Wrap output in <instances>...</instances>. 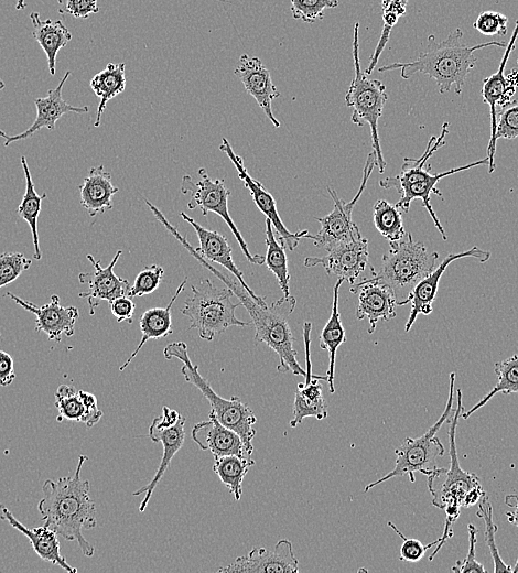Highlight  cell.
Returning <instances> with one entry per match:
<instances>
[{
  "instance_id": "cell-1",
  "label": "cell",
  "mask_w": 518,
  "mask_h": 573,
  "mask_svg": "<svg viewBox=\"0 0 518 573\" xmlns=\"http://www.w3.org/2000/svg\"><path fill=\"white\" fill-rule=\"evenodd\" d=\"M87 460V455H79L72 476L46 479L43 483V497L39 501L37 510L45 527L66 541H76L83 555L90 558L95 549L82 532L83 529L95 528L97 523L89 482L80 477Z\"/></svg>"
},
{
  "instance_id": "cell-2",
  "label": "cell",
  "mask_w": 518,
  "mask_h": 573,
  "mask_svg": "<svg viewBox=\"0 0 518 573\" xmlns=\"http://www.w3.org/2000/svg\"><path fill=\"white\" fill-rule=\"evenodd\" d=\"M194 258L217 279L229 288L245 306L255 326V339L265 343L279 357L277 370L281 374L291 371L295 376H305V369L298 363L296 350L293 347L294 337L289 325V316L294 311L296 300L292 295L282 296L270 305L257 303L241 286L237 279L222 272L198 253Z\"/></svg>"
},
{
  "instance_id": "cell-3",
  "label": "cell",
  "mask_w": 518,
  "mask_h": 573,
  "mask_svg": "<svg viewBox=\"0 0 518 573\" xmlns=\"http://www.w3.org/2000/svg\"><path fill=\"white\" fill-rule=\"evenodd\" d=\"M488 46L506 47V42L489 41L473 46L463 42V31L455 29L446 39L435 42L434 35L428 37V45L418 57L410 62H396L378 68L379 73L399 69L403 79H409L420 73L434 79L441 94L454 86V91L461 95L465 79L476 66L475 52Z\"/></svg>"
},
{
  "instance_id": "cell-4",
  "label": "cell",
  "mask_w": 518,
  "mask_h": 573,
  "mask_svg": "<svg viewBox=\"0 0 518 573\" xmlns=\"http://www.w3.org/2000/svg\"><path fill=\"white\" fill-rule=\"evenodd\" d=\"M456 401L447 432L450 466L447 468L436 467L427 476L428 489L432 495V505L445 512L444 530L434 551L429 556L430 561L433 560L446 540L452 538V526L460 517L461 508H468L477 504L485 494L478 476L464 471L458 462L455 434L458 419L463 412L462 390L460 388L456 389Z\"/></svg>"
},
{
  "instance_id": "cell-5",
  "label": "cell",
  "mask_w": 518,
  "mask_h": 573,
  "mask_svg": "<svg viewBox=\"0 0 518 573\" xmlns=\"http://www.w3.org/2000/svg\"><path fill=\"white\" fill-rule=\"evenodd\" d=\"M449 122H444L441 134L439 137H431L421 158H404L399 174L395 176H388L379 181V185L382 188H395L400 194V198L395 205L400 212L408 213L411 203L414 199H421L423 207L431 216L434 226L441 234L443 240L447 239V235L430 203V195L432 193L442 197V194L436 187V184L445 176H450L475 166L488 165V159L485 158L458 167H453L449 171L431 173L430 164L428 165L427 161L436 150L445 145L446 141L444 138L449 133Z\"/></svg>"
},
{
  "instance_id": "cell-6",
  "label": "cell",
  "mask_w": 518,
  "mask_h": 573,
  "mask_svg": "<svg viewBox=\"0 0 518 573\" xmlns=\"http://www.w3.org/2000/svg\"><path fill=\"white\" fill-rule=\"evenodd\" d=\"M164 358H176L183 363L181 372L186 382L195 386L209 402L216 419L225 426L234 430L242 440L245 452L250 456L253 452L252 440L257 430L253 428L257 418L251 408L241 399L234 396L225 399L217 394L208 381L199 374L198 366L194 365L188 356L184 342H172L163 349Z\"/></svg>"
},
{
  "instance_id": "cell-7",
  "label": "cell",
  "mask_w": 518,
  "mask_h": 573,
  "mask_svg": "<svg viewBox=\"0 0 518 573\" xmlns=\"http://www.w3.org/2000/svg\"><path fill=\"white\" fill-rule=\"evenodd\" d=\"M389 246L388 252L382 256L380 270L371 278L393 290L399 306L416 284L436 268L439 253L414 241L411 233H406Z\"/></svg>"
},
{
  "instance_id": "cell-8",
  "label": "cell",
  "mask_w": 518,
  "mask_h": 573,
  "mask_svg": "<svg viewBox=\"0 0 518 573\" xmlns=\"http://www.w3.org/2000/svg\"><path fill=\"white\" fill-rule=\"evenodd\" d=\"M192 295L185 300L181 313L190 318V328H196L202 339L212 342L230 326H249L251 322L240 321L229 288H217L209 279L201 280L199 286L191 285Z\"/></svg>"
},
{
  "instance_id": "cell-9",
  "label": "cell",
  "mask_w": 518,
  "mask_h": 573,
  "mask_svg": "<svg viewBox=\"0 0 518 573\" xmlns=\"http://www.w3.org/2000/svg\"><path fill=\"white\" fill-rule=\"evenodd\" d=\"M359 23L354 24L353 33V61L354 78L345 95V104L353 109L352 121L363 127L368 123L370 128L373 151L379 173H384L386 162L382 155L378 134V120L382 116L384 107L388 99L386 86L378 79L368 78L361 71L359 61Z\"/></svg>"
},
{
  "instance_id": "cell-10",
  "label": "cell",
  "mask_w": 518,
  "mask_h": 573,
  "mask_svg": "<svg viewBox=\"0 0 518 573\" xmlns=\"http://www.w3.org/2000/svg\"><path fill=\"white\" fill-rule=\"evenodd\" d=\"M455 372L450 374L449 397L439 420L422 435L418 437H407L395 450L396 464L395 467L380 477L379 479L369 483L365 486L364 493H367L373 487L399 476H409L411 483L416 482L414 473L419 472L425 476L430 475L438 466L436 458L445 453L444 445L436 437L438 431L446 421L449 415L453 412V401L455 391Z\"/></svg>"
},
{
  "instance_id": "cell-11",
  "label": "cell",
  "mask_w": 518,
  "mask_h": 573,
  "mask_svg": "<svg viewBox=\"0 0 518 573\" xmlns=\"http://www.w3.org/2000/svg\"><path fill=\"white\" fill-rule=\"evenodd\" d=\"M197 174L201 176L198 181H194L191 175H183L181 181L182 194L191 195L187 208L195 209L198 207L203 216H207L208 212L217 214L231 230L246 259L253 264H263L265 256L250 253L247 242L229 215L228 197L230 191L226 187L225 181L222 179L212 180L204 167L198 169Z\"/></svg>"
},
{
  "instance_id": "cell-12",
  "label": "cell",
  "mask_w": 518,
  "mask_h": 573,
  "mask_svg": "<svg viewBox=\"0 0 518 573\" xmlns=\"http://www.w3.org/2000/svg\"><path fill=\"white\" fill-rule=\"evenodd\" d=\"M375 166H377L376 155L374 151H371L367 155L363 169L359 188L350 202L343 201L333 188L327 186V192L334 201L333 210L322 218H316L321 224L320 230L315 235H307L305 237L311 239L316 248L326 250L339 242L350 240L361 235L358 226L353 221L352 214L354 206L366 188L368 179Z\"/></svg>"
},
{
  "instance_id": "cell-13",
  "label": "cell",
  "mask_w": 518,
  "mask_h": 573,
  "mask_svg": "<svg viewBox=\"0 0 518 573\" xmlns=\"http://www.w3.org/2000/svg\"><path fill=\"white\" fill-rule=\"evenodd\" d=\"M518 37V19L515 22V28L511 33L509 42L505 47V53L501 57L500 64L496 73L485 77L483 79L481 95L483 101L489 107L490 117V138L487 145V159H488V173H493L495 170V153L496 142L495 132L497 126V113L511 101V97L515 95L517 86L505 75V67L509 60L511 52L516 47V41Z\"/></svg>"
},
{
  "instance_id": "cell-14",
  "label": "cell",
  "mask_w": 518,
  "mask_h": 573,
  "mask_svg": "<svg viewBox=\"0 0 518 573\" xmlns=\"http://www.w3.org/2000/svg\"><path fill=\"white\" fill-rule=\"evenodd\" d=\"M323 257H306L304 266H322L328 275H336L354 284L369 266L368 239L361 235L339 242L328 249Z\"/></svg>"
},
{
  "instance_id": "cell-15",
  "label": "cell",
  "mask_w": 518,
  "mask_h": 573,
  "mask_svg": "<svg viewBox=\"0 0 518 573\" xmlns=\"http://www.w3.org/2000/svg\"><path fill=\"white\" fill-rule=\"evenodd\" d=\"M219 150L223 151L235 165L239 179L244 182L245 186L249 190L250 195L260 209V212L270 219L273 228L277 230L279 241L282 246L293 251L298 246L301 238H305L309 235L307 229H300L296 233H291L283 225L281 217L277 210L276 201L272 195L263 187V185L249 175L245 167L244 160L240 155L236 154L231 149L229 141L226 138L222 139Z\"/></svg>"
},
{
  "instance_id": "cell-16",
  "label": "cell",
  "mask_w": 518,
  "mask_h": 573,
  "mask_svg": "<svg viewBox=\"0 0 518 573\" xmlns=\"http://www.w3.org/2000/svg\"><path fill=\"white\" fill-rule=\"evenodd\" d=\"M220 573H287L299 572V561L294 555L290 540L281 539L273 550L256 547L247 555L238 556L227 566L218 570Z\"/></svg>"
},
{
  "instance_id": "cell-17",
  "label": "cell",
  "mask_w": 518,
  "mask_h": 573,
  "mask_svg": "<svg viewBox=\"0 0 518 573\" xmlns=\"http://www.w3.org/2000/svg\"><path fill=\"white\" fill-rule=\"evenodd\" d=\"M473 257L479 262L485 263L490 259V251L479 249L477 246L457 253H449L436 268L424 279L416 284L409 295L399 304L411 303V311L406 323L404 329L409 332L419 314L429 315L433 311V302L436 296L440 279L449 264L457 259Z\"/></svg>"
},
{
  "instance_id": "cell-18",
  "label": "cell",
  "mask_w": 518,
  "mask_h": 573,
  "mask_svg": "<svg viewBox=\"0 0 518 573\" xmlns=\"http://www.w3.org/2000/svg\"><path fill=\"white\" fill-rule=\"evenodd\" d=\"M121 253L122 250L119 249L105 268L101 267L100 260H96L93 255L86 256L94 267V272H80L78 274L79 282L89 285L87 291L80 292L78 295L87 301L90 315L95 314V310L101 301L110 302L119 296H129L131 288L129 281L118 277L114 271Z\"/></svg>"
},
{
  "instance_id": "cell-19",
  "label": "cell",
  "mask_w": 518,
  "mask_h": 573,
  "mask_svg": "<svg viewBox=\"0 0 518 573\" xmlns=\"http://www.w3.org/2000/svg\"><path fill=\"white\" fill-rule=\"evenodd\" d=\"M6 295L35 315V331L46 334L48 339L60 343L63 335L73 336L79 312L76 306L61 305L58 295H51L50 302L41 306L11 292H7Z\"/></svg>"
},
{
  "instance_id": "cell-20",
  "label": "cell",
  "mask_w": 518,
  "mask_h": 573,
  "mask_svg": "<svg viewBox=\"0 0 518 573\" xmlns=\"http://www.w3.org/2000/svg\"><path fill=\"white\" fill-rule=\"evenodd\" d=\"M350 292L358 294L356 318H367L368 334H373L379 321H390L396 317L397 296L393 290L373 278L355 282Z\"/></svg>"
},
{
  "instance_id": "cell-21",
  "label": "cell",
  "mask_w": 518,
  "mask_h": 573,
  "mask_svg": "<svg viewBox=\"0 0 518 573\" xmlns=\"http://www.w3.org/2000/svg\"><path fill=\"white\" fill-rule=\"evenodd\" d=\"M234 73L241 80L246 91L255 98L267 118L276 128H279L280 121L273 115L272 100L280 97V93L272 82L270 71L261 60L242 54Z\"/></svg>"
},
{
  "instance_id": "cell-22",
  "label": "cell",
  "mask_w": 518,
  "mask_h": 573,
  "mask_svg": "<svg viewBox=\"0 0 518 573\" xmlns=\"http://www.w3.org/2000/svg\"><path fill=\"white\" fill-rule=\"evenodd\" d=\"M180 215L194 228L198 237L199 246L194 247L195 251L211 263H218L223 266L229 273H233L241 286L257 303L267 305L265 298L258 296L246 283L242 272L237 268L233 260V248L229 245L227 238L216 230H209L201 226L184 212H181Z\"/></svg>"
},
{
  "instance_id": "cell-23",
  "label": "cell",
  "mask_w": 518,
  "mask_h": 573,
  "mask_svg": "<svg viewBox=\"0 0 518 573\" xmlns=\"http://www.w3.org/2000/svg\"><path fill=\"white\" fill-rule=\"evenodd\" d=\"M69 76L71 72L66 71L55 88L50 89L45 97L34 99L36 107L35 120L23 132L7 136L4 139L6 147L12 142L25 140L43 128L54 130L56 121L66 113L88 112L87 106H72L62 98V89Z\"/></svg>"
},
{
  "instance_id": "cell-24",
  "label": "cell",
  "mask_w": 518,
  "mask_h": 573,
  "mask_svg": "<svg viewBox=\"0 0 518 573\" xmlns=\"http://www.w3.org/2000/svg\"><path fill=\"white\" fill-rule=\"evenodd\" d=\"M185 421L186 419L182 417L180 421L173 426L162 428L153 422L149 426V437L152 442L162 444L163 453L159 467L155 474L153 475L152 479L145 486L139 488L132 494L133 496L144 494V497L139 506L140 512H143L145 510L157 485L170 467L171 461L174 457V455L181 450V447L184 444Z\"/></svg>"
},
{
  "instance_id": "cell-25",
  "label": "cell",
  "mask_w": 518,
  "mask_h": 573,
  "mask_svg": "<svg viewBox=\"0 0 518 573\" xmlns=\"http://www.w3.org/2000/svg\"><path fill=\"white\" fill-rule=\"evenodd\" d=\"M193 441L203 451H209L214 458L224 455H247L241 437L223 425L209 411L208 420L196 423L191 432Z\"/></svg>"
},
{
  "instance_id": "cell-26",
  "label": "cell",
  "mask_w": 518,
  "mask_h": 573,
  "mask_svg": "<svg viewBox=\"0 0 518 573\" xmlns=\"http://www.w3.org/2000/svg\"><path fill=\"white\" fill-rule=\"evenodd\" d=\"M54 404L58 412L56 418L58 422L68 420L91 428L102 417V411L97 406L95 394L85 390H76L67 385L57 387L54 393Z\"/></svg>"
},
{
  "instance_id": "cell-27",
  "label": "cell",
  "mask_w": 518,
  "mask_h": 573,
  "mask_svg": "<svg viewBox=\"0 0 518 573\" xmlns=\"http://www.w3.org/2000/svg\"><path fill=\"white\" fill-rule=\"evenodd\" d=\"M0 519L7 521L12 528L24 534L33 549V551L44 561L58 565L68 573H76L77 569L72 566L60 551V541L57 534L45 527L28 528L20 522L11 511L0 504Z\"/></svg>"
},
{
  "instance_id": "cell-28",
  "label": "cell",
  "mask_w": 518,
  "mask_h": 573,
  "mask_svg": "<svg viewBox=\"0 0 518 573\" xmlns=\"http://www.w3.org/2000/svg\"><path fill=\"white\" fill-rule=\"evenodd\" d=\"M78 191L82 206L90 217H95L112 208V198L119 188L112 184L111 174L100 164L88 171Z\"/></svg>"
},
{
  "instance_id": "cell-29",
  "label": "cell",
  "mask_w": 518,
  "mask_h": 573,
  "mask_svg": "<svg viewBox=\"0 0 518 573\" xmlns=\"http://www.w3.org/2000/svg\"><path fill=\"white\" fill-rule=\"evenodd\" d=\"M187 278L177 286L174 295L172 296L169 304L164 307H152L142 313L139 321V326L141 331V339L136 347V349L131 353V355L127 358V360L119 367V370L122 371L126 369L132 359L138 355L143 345L150 339H160L166 337L173 333L172 328V314L171 309L180 295V293L184 290Z\"/></svg>"
},
{
  "instance_id": "cell-30",
  "label": "cell",
  "mask_w": 518,
  "mask_h": 573,
  "mask_svg": "<svg viewBox=\"0 0 518 573\" xmlns=\"http://www.w3.org/2000/svg\"><path fill=\"white\" fill-rule=\"evenodd\" d=\"M33 25V37L40 44L47 58L48 72L55 74L56 56L72 40V34L62 20H42L40 13H30Z\"/></svg>"
},
{
  "instance_id": "cell-31",
  "label": "cell",
  "mask_w": 518,
  "mask_h": 573,
  "mask_svg": "<svg viewBox=\"0 0 518 573\" xmlns=\"http://www.w3.org/2000/svg\"><path fill=\"white\" fill-rule=\"evenodd\" d=\"M344 279L338 278L333 288L332 313L320 334V347L328 353V369L326 371V381L331 393L335 392V360L338 347L346 342V334L341 321L338 312V291Z\"/></svg>"
},
{
  "instance_id": "cell-32",
  "label": "cell",
  "mask_w": 518,
  "mask_h": 573,
  "mask_svg": "<svg viewBox=\"0 0 518 573\" xmlns=\"http://www.w3.org/2000/svg\"><path fill=\"white\" fill-rule=\"evenodd\" d=\"M125 69V63H108L102 71L90 79V88L100 99L95 127H99L107 102L125 90L127 82Z\"/></svg>"
},
{
  "instance_id": "cell-33",
  "label": "cell",
  "mask_w": 518,
  "mask_h": 573,
  "mask_svg": "<svg viewBox=\"0 0 518 573\" xmlns=\"http://www.w3.org/2000/svg\"><path fill=\"white\" fill-rule=\"evenodd\" d=\"M255 464L248 455H224L214 458L213 472L238 501L242 495L244 478Z\"/></svg>"
},
{
  "instance_id": "cell-34",
  "label": "cell",
  "mask_w": 518,
  "mask_h": 573,
  "mask_svg": "<svg viewBox=\"0 0 518 573\" xmlns=\"http://www.w3.org/2000/svg\"><path fill=\"white\" fill-rule=\"evenodd\" d=\"M21 165L25 179V191L22 201L17 208V213L30 226L34 246L33 257L35 260H40L42 258V252L39 244L37 219L41 213L42 201L46 197V194L43 193L42 195H39L36 193L26 159L23 155L21 156Z\"/></svg>"
},
{
  "instance_id": "cell-35",
  "label": "cell",
  "mask_w": 518,
  "mask_h": 573,
  "mask_svg": "<svg viewBox=\"0 0 518 573\" xmlns=\"http://www.w3.org/2000/svg\"><path fill=\"white\" fill-rule=\"evenodd\" d=\"M494 370L497 375V383L475 406L466 412H462L463 419L470 418L498 392L504 394L518 393V354L496 363Z\"/></svg>"
},
{
  "instance_id": "cell-36",
  "label": "cell",
  "mask_w": 518,
  "mask_h": 573,
  "mask_svg": "<svg viewBox=\"0 0 518 573\" xmlns=\"http://www.w3.org/2000/svg\"><path fill=\"white\" fill-rule=\"evenodd\" d=\"M266 247L267 253L266 266L274 274L284 296L290 295V274L288 269V259L285 247L282 246L273 233V226L270 219L266 218Z\"/></svg>"
},
{
  "instance_id": "cell-37",
  "label": "cell",
  "mask_w": 518,
  "mask_h": 573,
  "mask_svg": "<svg viewBox=\"0 0 518 573\" xmlns=\"http://www.w3.org/2000/svg\"><path fill=\"white\" fill-rule=\"evenodd\" d=\"M373 219L376 229L389 242L401 239L406 234L401 212L385 199L375 203Z\"/></svg>"
},
{
  "instance_id": "cell-38",
  "label": "cell",
  "mask_w": 518,
  "mask_h": 573,
  "mask_svg": "<svg viewBox=\"0 0 518 573\" xmlns=\"http://www.w3.org/2000/svg\"><path fill=\"white\" fill-rule=\"evenodd\" d=\"M408 1L409 0H381L384 26L369 65L365 71L366 75H370L376 67V64L389 41L392 28L397 24L399 18L407 11Z\"/></svg>"
},
{
  "instance_id": "cell-39",
  "label": "cell",
  "mask_w": 518,
  "mask_h": 573,
  "mask_svg": "<svg viewBox=\"0 0 518 573\" xmlns=\"http://www.w3.org/2000/svg\"><path fill=\"white\" fill-rule=\"evenodd\" d=\"M476 516L482 518L485 525V541L494 562V572H512V569L507 565L499 555V551L495 541V533L498 527L493 521V507L486 494H484L478 500Z\"/></svg>"
},
{
  "instance_id": "cell-40",
  "label": "cell",
  "mask_w": 518,
  "mask_h": 573,
  "mask_svg": "<svg viewBox=\"0 0 518 573\" xmlns=\"http://www.w3.org/2000/svg\"><path fill=\"white\" fill-rule=\"evenodd\" d=\"M338 6V0H291V13L295 20L313 23L324 18L326 9Z\"/></svg>"
},
{
  "instance_id": "cell-41",
  "label": "cell",
  "mask_w": 518,
  "mask_h": 573,
  "mask_svg": "<svg viewBox=\"0 0 518 573\" xmlns=\"http://www.w3.org/2000/svg\"><path fill=\"white\" fill-rule=\"evenodd\" d=\"M32 264L31 259L21 252L0 255V289L17 280Z\"/></svg>"
},
{
  "instance_id": "cell-42",
  "label": "cell",
  "mask_w": 518,
  "mask_h": 573,
  "mask_svg": "<svg viewBox=\"0 0 518 573\" xmlns=\"http://www.w3.org/2000/svg\"><path fill=\"white\" fill-rule=\"evenodd\" d=\"M164 275V269L158 264L143 268L130 288L129 296H143L155 291Z\"/></svg>"
},
{
  "instance_id": "cell-43",
  "label": "cell",
  "mask_w": 518,
  "mask_h": 573,
  "mask_svg": "<svg viewBox=\"0 0 518 573\" xmlns=\"http://www.w3.org/2000/svg\"><path fill=\"white\" fill-rule=\"evenodd\" d=\"M518 138V101H510L497 113L495 139Z\"/></svg>"
},
{
  "instance_id": "cell-44",
  "label": "cell",
  "mask_w": 518,
  "mask_h": 573,
  "mask_svg": "<svg viewBox=\"0 0 518 573\" xmlns=\"http://www.w3.org/2000/svg\"><path fill=\"white\" fill-rule=\"evenodd\" d=\"M473 28L484 35L505 36L508 30V18L500 12L487 10L478 14Z\"/></svg>"
},
{
  "instance_id": "cell-45",
  "label": "cell",
  "mask_w": 518,
  "mask_h": 573,
  "mask_svg": "<svg viewBox=\"0 0 518 573\" xmlns=\"http://www.w3.org/2000/svg\"><path fill=\"white\" fill-rule=\"evenodd\" d=\"M388 526L402 539V544L400 547V556L399 559L407 562H418L420 561L425 552L433 545H436L439 539L434 540L431 543L423 544L420 540L414 538H407L403 536L399 529L392 522H388Z\"/></svg>"
},
{
  "instance_id": "cell-46",
  "label": "cell",
  "mask_w": 518,
  "mask_h": 573,
  "mask_svg": "<svg viewBox=\"0 0 518 573\" xmlns=\"http://www.w3.org/2000/svg\"><path fill=\"white\" fill-rule=\"evenodd\" d=\"M467 531H468V552L467 555L455 563V565L452 567L453 572L456 573H467V572H475V573H485L486 570L479 562L475 559V549H476V534L477 529L472 523L467 525Z\"/></svg>"
},
{
  "instance_id": "cell-47",
  "label": "cell",
  "mask_w": 518,
  "mask_h": 573,
  "mask_svg": "<svg viewBox=\"0 0 518 573\" xmlns=\"http://www.w3.org/2000/svg\"><path fill=\"white\" fill-rule=\"evenodd\" d=\"M61 14H69L77 19H86L99 11L97 0H57Z\"/></svg>"
},
{
  "instance_id": "cell-48",
  "label": "cell",
  "mask_w": 518,
  "mask_h": 573,
  "mask_svg": "<svg viewBox=\"0 0 518 573\" xmlns=\"http://www.w3.org/2000/svg\"><path fill=\"white\" fill-rule=\"evenodd\" d=\"M111 314L116 317L118 323L128 322L132 323V316L134 313L136 304L130 296H119L109 302Z\"/></svg>"
},
{
  "instance_id": "cell-49",
  "label": "cell",
  "mask_w": 518,
  "mask_h": 573,
  "mask_svg": "<svg viewBox=\"0 0 518 573\" xmlns=\"http://www.w3.org/2000/svg\"><path fill=\"white\" fill-rule=\"evenodd\" d=\"M319 379L298 383L295 397L315 403L325 402Z\"/></svg>"
},
{
  "instance_id": "cell-50",
  "label": "cell",
  "mask_w": 518,
  "mask_h": 573,
  "mask_svg": "<svg viewBox=\"0 0 518 573\" xmlns=\"http://www.w3.org/2000/svg\"><path fill=\"white\" fill-rule=\"evenodd\" d=\"M15 379L14 361L12 356L0 349V387L10 386Z\"/></svg>"
},
{
  "instance_id": "cell-51",
  "label": "cell",
  "mask_w": 518,
  "mask_h": 573,
  "mask_svg": "<svg viewBox=\"0 0 518 573\" xmlns=\"http://www.w3.org/2000/svg\"><path fill=\"white\" fill-rule=\"evenodd\" d=\"M182 415L174 409L169 408L168 406L162 407V414L153 419V423L162 428H169L175 425Z\"/></svg>"
},
{
  "instance_id": "cell-52",
  "label": "cell",
  "mask_w": 518,
  "mask_h": 573,
  "mask_svg": "<svg viewBox=\"0 0 518 573\" xmlns=\"http://www.w3.org/2000/svg\"><path fill=\"white\" fill-rule=\"evenodd\" d=\"M506 504L511 508L510 511H506L507 520L514 523L518 528V496L509 495L505 498ZM514 573L518 572V558L516 560L515 567L512 569Z\"/></svg>"
},
{
  "instance_id": "cell-53",
  "label": "cell",
  "mask_w": 518,
  "mask_h": 573,
  "mask_svg": "<svg viewBox=\"0 0 518 573\" xmlns=\"http://www.w3.org/2000/svg\"><path fill=\"white\" fill-rule=\"evenodd\" d=\"M507 77L518 87V69H511Z\"/></svg>"
},
{
  "instance_id": "cell-54",
  "label": "cell",
  "mask_w": 518,
  "mask_h": 573,
  "mask_svg": "<svg viewBox=\"0 0 518 573\" xmlns=\"http://www.w3.org/2000/svg\"><path fill=\"white\" fill-rule=\"evenodd\" d=\"M3 88H4V83H3V80L0 78V91H1ZM7 136H8V134H7L4 131H2V130L0 129V137H1L2 139H6Z\"/></svg>"
},
{
  "instance_id": "cell-55",
  "label": "cell",
  "mask_w": 518,
  "mask_h": 573,
  "mask_svg": "<svg viewBox=\"0 0 518 573\" xmlns=\"http://www.w3.org/2000/svg\"><path fill=\"white\" fill-rule=\"evenodd\" d=\"M25 8V0H17L15 9L22 10Z\"/></svg>"
},
{
  "instance_id": "cell-56",
  "label": "cell",
  "mask_w": 518,
  "mask_h": 573,
  "mask_svg": "<svg viewBox=\"0 0 518 573\" xmlns=\"http://www.w3.org/2000/svg\"><path fill=\"white\" fill-rule=\"evenodd\" d=\"M219 1H225V0H219Z\"/></svg>"
}]
</instances>
